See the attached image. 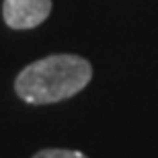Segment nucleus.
Listing matches in <instances>:
<instances>
[{
    "instance_id": "1",
    "label": "nucleus",
    "mask_w": 158,
    "mask_h": 158,
    "mask_svg": "<svg viewBox=\"0 0 158 158\" xmlns=\"http://www.w3.org/2000/svg\"><path fill=\"white\" fill-rule=\"evenodd\" d=\"M93 78L90 62L72 53L41 58L19 72L15 90L29 105H52L78 94Z\"/></svg>"
},
{
    "instance_id": "2",
    "label": "nucleus",
    "mask_w": 158,
    "mask_h": 158,
    "mask_svg": "<svg viewBox=\"0 0 158 158\" xmlns=\"http://www.w3.org/2000/svg\"><path fill=\"white\" fill-rule=\"evenodd\" d=\"M52 12V0H4L2 17L10 29H33Z\"/></svg>"
},
{
    "instance_id": "3",
    "label": "nucleus",
    "mask_w": 158,
    "mask_h": 158,
    "mask_svg": "<svg viewBox=\"0 0 158 158\" xmlns=\"http://www.w3.org/2000/svg\"><path fill=\"white\" fill-rule=\"evenodd\" d=\"M33 158H86L78 150H64V148H45L39 150Z\"/></svg>"
}]
</instances>
